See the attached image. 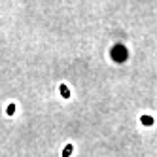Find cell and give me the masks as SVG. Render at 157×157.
Instances as JSON below:
<instances>
[{
	"mask_svg": "<svg viewBox=\"0 0 157 157\" xmlns=\"http://www.w3.org/2000/svg\"><path fill=\"white\" fill-rule=\"evenodd\" d=\"M61 93H63V97H64V98H68V97H70V93H68V89H66L64 85H61Z\"/></svg>",
	"mask_w": 157,
	"mask_h": 157,
	"instance_id": "1",
	"label": "cell"
},
{
	"mask_svg": "<svg viewBox=\"0 0 157 157\" xmlns=\"http://www.w3.org/2000/svg\"><path fill=\"white\" fill-rule=\"evenodd\" d=\"M142 123H146V125H151V123H153V119H151V117H146V116H144V117H142Z\"/></svg>",
	"mask_w": 157,
	"mask_h": 157,
	"instance_id": "2",
	"label": "cell"
},
{
	"mask_svg": "<svg viewBox=\"0 0 157 157\" xmlns=\"http://www.w3.org/2000/svg\"><path fill=\"white\" fill-rule=\"evenodd\" d=\"M6 112H8V114H10V116H12V114H13V112H15V104H10Z\"/></svg>",
	"mask_w": 157,
	"mask_h": 157,
	"instance_id": "3",
	"label": "cell"
},
{
	"mask_svg": "<svg viewBox=\"0 0 157 157\" xmlns=\"http://www.w3.org/2000/svg\"><path fill=\"white\" fill-rule=\"evenodd\" d=\"M70 151H72V146H68V148H66V150H64V153H63V157H68V153H70Z\"/></svg>",
	"mask_w": 157,
	"mask_h": 157,
	"instance_id": "4",
	"label": "cell"
}]
</instances>
